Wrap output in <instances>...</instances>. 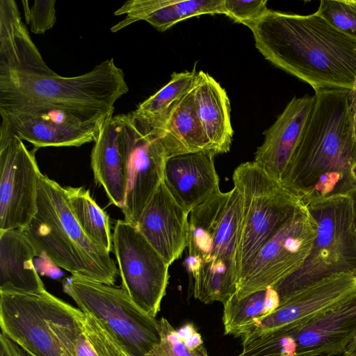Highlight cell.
Listing matches in <instances>:
<instances>
[{"instance_id":"obj_1","label":"cell","mask_w":356,"mask_h":356,"mask_svg":"<svg viewBox=\"0 0 356 356\" xmlns=\"http://www.w3.org/2000/svg\"><path fill=\"white\" fill-rule=\"evenodd\" d=\"M128 91L113 58L79 76L58 75L43 60L16 2L0 1V111L57 108L106 121Z\"/></svg>"},{"instance_id":"obj_2","label":"cell","mask_w":356,"mask_h":356,"mask_svg":"<svg viewBox=\"0 0 356 356\" xmlns=\"http://www.w3.org/2000/svg\"><path fill=\"white\" fill-rule=\"evenodd\" d=\"M255 47L273 65L314 90H350L356 77V39L316 13L303 15L268 10L245 24Z\"/></svg>"},{"instance_id":"obj_3","label":"cell","mask_w":356,"mask_h":356,"mask_svg":"<svg viewBox=\"0 0 356 356\" xmlns=\"http://www.w3.org/2000/svg\"><path fill=\"white\" fill-rule=\"evenodd\" d=\"M350 90H323L282 183L305 204L348 195L356 186V134Z\"/></svg>"},{"instance_id":"obj_4","label":"cell","mask_w":356,"mask_h":356,"mask_svg":"<svg viewBox=\"0 0 356 356\" xmlns=\"http://www.w3.org/2000/svg\"><path fill=\"white\" fill-rule=\"evenodd\" d=\"M241 217V195L235 186L212 195L190 212L186 264L194 280V297L204 304L224 305L235 294Z\"/></svg>"},{"instance_id":"obj_5","label":"cell","mask_w":356,"mask_h":356,"mask_svg":"<svg viewBox=\"0 0 356 356\" xmlns=\"http://www.w3.org/2000/svg\"><path fill=\"white\" fill-rule=\"evenodd\" d=\"M37 211L22 230L37 257L72 275L114 286L119 269L110 252L91 241L75 219L65 188L41 174Z\"/></svg>"},{"instance_id":"obj_6","label":"cell","mask_w":356,"mask_h":356,"mask_svg":"<svg viewBox=\"0 0 356 356\" xmlns=\"http://www.w3.org/2000/svg\"><path fill=\"white\" fill-rule=\"evenodd\" d=\"M84 316L46 289L0 291L1 332L33 356H76Z\"/></svg>"},{"instance_id":"obj_7","label":"cell","mask_w":356,"mask_h":356,"mask_svg":"<svg viewBox=\"0 0 356 356\" xmlns=\"http://www.w3.org/2000/svg\"><path fill=\"white\" fill-rule=\"evenodd\" d=\"M305 204L316 223V234L302 266L272 286L280 298V307L327 277L356 273V238L350 197L332 196Z\"/></svg>"},{"instance_id":"obj_8","label":"cell","mask_w":356,"mask_h":356,"mask_svg":"<svg viewBox=\"0 0 356 356\" xmlns=\"http://www.w3.org/2000/svg\"><path fill=\"white\" fill-rule=\"evenodd\" d=\"M232 179L242 200L236 259L238 281L261 248L305 203L254 161L240 164Z\"/></svg>"},{"instance_id":"obj_9","label":"cell","mask_w":356,"mask_h":356,"mask_svg":"<svg viewBox=\"0 0 356 356\" xmlns=\"http://www.w3.org/2000/svg\"><path fill=\"white\" fill-rule=\"evenodd\" d=\"M63 291L101 323L131 356H145L161 341L159 321L143 312L122 287L71 275Z\"/></svg>"},{"instance_id":"obj_10","label":"cell","mask_w":356,"mask_h":356,"mask_svg":"<svg viewBox=\"0 0 356 356\" xmlns=\"http://www.w3.org/2000/svg\"><path fill=\"white\" fill-rule=\"evenodd\" d=\"M118 115L120 123V147L127 178L122 211L124 220L136 226L163 179L167 156L160 134L134 111Z\"/></svg>"},{"instance_id":"obj_11","label":"cell","mask_w":356,"mask_h":356,"mask_svg":"<svg viewBox=\"0 0 356 356\" xmlns=\"http://www.w3.org/2000/svg\"><path fill=\"white\" fill-rule=\"evenodd\" d=\"M316 234V223L304 204L248 264L237 281L236 298L271 287L298 269L309 255Z\"/></svg>"},{"instance_id":"obj_12","label":"cell","mask_w":356,"mask_h":356,"mask_svg":"<svg viewBox=\"0 0 356 356\" xmlns=\"http://www.w3.org/2000/svg\"><path fill=\"white\" fill-rule=\"evenodd\" d=\"M113 248L122 286L143 312L156 318L165 295L168 267L138 228L118 220L113 233Z\"/></svg>"},{"instance_id":"obj_13","label":"cell","mask_w":356,"mask_h":356,"mask_svg":"<svg viewBox=\"0 0 356 356\" xmlns=\"http://www.w3.org/2000/svg\"><path fill=\"white\" fill-rule=\"evenodd\" d=\"M35 149L16 135L0 136V231L23 229L37 211L42 173Z\"/></svg>"},{"instance_id":"obj_14","label":"cell","mask_w":356,"mask_h":356,"mask_svg":"<svg viewBox=\"0 0 356 356\" xmlns=\"http://www.w3.org/2000/svg\"><path fill=\"white\" fill-rule=\"evenodd\" d=\"M0 136L16 135L36 149L79 147L95 141L105 122L57 108L0 112Z\"/></svg>"},{"instance_id":"obj_15","label":"cell","mask_w":356,"mask_h":356,"mask_svg":"<svg viewBox=\"0 0 356 356\" xmlns=\"http://www.w3.org/2000/svg\"><path fill=\"white\" fill-rule=\"evenodd\" d=\"M355 291L356 273H341L327 277L297 294L243 337L281 328L301 327Z\"/></svg>"},{"instance_id":"obj_16","label":"cell","mask_w":356,"mask_h":356,"mask_svg":"<svg viewBox=\"0 0 356 356\" xmlns=\"http://www.w3.org/2000/svg\"><path fill=\"white\" fill-rule=\"evenodd\" d=\"M188 215L163 180L136 226L168 266L181 257L188 245Z\"/></svg>"},{"instance_id":"obj_17","label":"cell","mask_w":356,"mask_h":356,"mask_svg":"<svg viewBox=\"0 0 356 356\" xmlns=\"http://www.w3.org/2000/svg\"><path fill=\"white\" fill-rule=\"evenodd\" d=\"M314 100V95L294 97L265 131L264 140L255 152L253 161L281 183L303 135Z\"/></svg>"},{"instance_id":"obj_18","label":"cell","mask_w":356,"mask_h":356,"mask_svg":"<svg viewBox=\"0 0 356 356\" xmlns=\"http://www.w3.org/2000/svg\"><path fill=\"white\" fill-rule=\"evenodd\" d=\"M296 330V356L343 354L356 337V291Z\"/></svg>"},{"instance_id":"obj_19","label":"cell","mask_w":356,"mask_h":356,"mask_svg":"<svg viewBox=\"0 0 356 356\" xmlns=\"http://www.w3.org/2000/svg\"><path fill=\"white\" fill-rule=\"evenodd\" d=\"M215 155L211 150H204L175 155L165 160L163 180L175 200L189 213L220 191Z\"/></svg>"},{"instance_id":"obj_20","label":"cell","mask_w":356,"mask_h":356,"mask_svg":"<svg viewBox=\"0 0 356 356\" xmlns=\"http://www.w3.org/2000/svg\"><path fill=\"white\" fill-rule=\"evenodd\" d=\"M193 100L211 149L216 154L229 152L234 131L225 90L210 74L200 70L193 88Z\"/></svg>"},{"instance_id":"obj_21","label":"cell","mask_w":356,"mask_h":356,"mask_svg":"<svg viewBox=\"0 0 356 356\" xmlns=\"http://www.w3.org/2000/svg\"><path fill=\"white\" fill-rule=\"evenodd\" d=\"M118 115L105 121L95 140L90 159L96 184L101 185L110 202L121 209L124 206L127 178L120 147Z\"/></svg>"},{"instance_id":"obj_22","label":"cell","mask_w":356,"mask_h":356,"mask_svg":"<svg viewBox=\"0 0 356 356\" xmlns=\"http://www.w3.org/2000/svg\"><path fill=\"white\" fill-rule=\"evenodd\" d=\"M34 247L21 229L0 231V291L45 289L34 266Z\"/></svg>"},{"instance_id":"obj_23","label":"cell","mask_w":356,"mask_h":356,"mask_svg":"<svg viewBox=\"0 0 356 356\" xmlns=\"http://www.w3.org/2000/svg\"><path fill=\"white\" fill-rule=\"evenodd\" d=\"M160 138L167 158L178 154L211 150L196 113L193 88L179 105Z\"/></svg>"},{"instance_id":"obj_24","label":"cell","mask_w":356,"mask_h":356,"mask_svg":"<svg viewBox=\"0 0 356 356\" xmlns=\"http://www.w3.org/2000/svg\"><path fill=\"white\" fill-rule=\"evenodd\" d=\"M223 305L225 334L242 337L279 308L280 300L271 286L241 298H237L234 294Z\"/></svg>"},{"instance_id":"obj_25","label":"cell","mask_w":356,"mask_h":356,"mask_svg":"<svg viewBox=\"0 0 356 356\" xmlns=\"http://www.w3.org/2000/svg\"><path fill=\"white\" fill-rule=\"evenodd\" d=\"M197 74L195 69L173 72L170 81L139 104L134 112L161 136L179 105L193 88Z\"/></svg>"},{"instance_id":"obj_26","label":"cell","mask_w":356,"mask_h":356,"mask_svg":"<svg viewBox=\"0 0 356 356\" xmlns=\"http://www.w3.org/2000/svg\"><path fill=\"white\" fill-rule=\"evenodd\" d=\"M70 208L84 234L94 243L111 252L113 234L109 216L83 187H65Z\"/></svg>"},{"instance_id":"obj_27","label":"cell","mask_w":356,"mask_h":356,"mask_svg":"<svg viewBox=\"0 0 356 356\" xmlns=\"http://www.w3.org/2000/svg\"><path fill=\"white\" fill-rule=\"evenodd\" d=\"M159 321L161 341L145 356H209L202 338L193 323L176 330L163 317Z\"/></svg>"},{"instance_id":"obj_28","label":"cell","mask_w":356,"mask_h":356,"mask_svg":"<svg viewBox=\"0 0 356 356\" xmlns=\"http://www.w3.org/2000/svg\"><path fill=\"white\" fill-rule=\"evenodd\" d=\"M204 14H224L223 0H173L150 13L145 21L163 32L182 20Z\"/></svg>"},{"instance_id":"obj_29","label":"cell","mask_w":356,"mask_h":356,"mask_svg":"<svg viewBox=\"0 0 356 356\" xmlns=\"http://www.w3.org/2000/svg\"><path fill=\"white\" fill-rule=\"evenodd\" d=\"M296 328H281L242 337V350L236 356H296Z\"/></svg>"},{"instance_id":"obj_30","label":"cell","mask_w":356,"mask_h":356,"mask_svg":"<svg viewBox=\"0 0 356 356\" xmlns=\"http://www.w3.org/2000/svg\"><path fill=\"white\" fill-rule=\"evenodd\" d=\"M124 350L97 319L85 313L76 343V356H124Z\"/></svg>"},{"instance_id":"obj_31","label":"cell","mask_w":356,"mask_h":356,"mask_svg":"<svg viewBox=\"0 0 356 356\" xmlns=\"http://www.w3.org/2000/svg\"><path fill=\"white\" fill-rule=\"evenodd\" d=\"M315 13L339 31L356 39V1L322 0Z\"/></svg>"},{"instance_id":"obj_32","label":"cell","mask_w":356,"mask_h":356,"mask_svg":"<svg viewBox=\"0 0 356 356\" xmlns=\"http://www.w3.org/2000/svg\"><path fill=\"white\" fill-rule=\"evenodd\" d=\"M173 0H131L126 1L114 12L115 15H125L124 18L111 27L113 33L130 24L145 20L152 12L171 3Z\"/></svg>"},{"instance_id":"obj_33","label":"cell","mask_w":356,"mask_h":356,"mask_svg":"<svg viewBox=\"0 0 356 356\" xmlns=\"http://www.w3.org/2000/svg\"><path fill=\"white\" fill-rule=\"evenodd\" d=\"M25 20L30 24L31 31L42 34L51 29L56 22L54 0H36L31 8L27 1H22Z\"/></svg>"},{"instance_id":"obj_34","label":"cell","mask_w":356,"mask_h":356,"mask_svg":"<svg viewBox=\"0 0 356 356\" xmlns=\"http://www.w3.org/2000/svg\"><path fill=\"white\" fill-rule=\"evenodd\" d=\"M224 15L245 25L262 17L268 10L267 1L223 0Z\"/></svg>"},{"instance_id":"obj_35","label":"cell","mask_w":356,"mask_h":356,"mask_svg":"<svg viewBox=\"0 0 356 356\" xmlns=\"http://www.w3.org/2000/svg\"><path fill=\"white\" fill-rule=\"evenodd\" d=\"M0 356H33L3 332L0 334Z\"/></svg>"},{"instance_id":"obj_36","label":"cell","mask_w":356,"mask_h":356,"mask_svg":"<svg viewBox=\"0 0 356 356\" xmlns=\"http://www.w3.org/2000/svg\"><path fill=\"white\" fill-rule=\"evenodd\" d=\"M348 102L353 119L355 131L356 134V77L352 89L348 93Z\"/></svg>"},{"instance_id":"obj_37","label":"cell","mask_w":356,"mask_h":356,"mask_svg":"<svg viewBox=\"0 0 356 356\" xmlns=\"http://www.w3.org/2000/svg\"><path fill=\"white\" fill-rule=\"evenodd\" d=\"M352 201L353 228L356 238V186L348 194Z\"/></svg>"},{"instance_id":"obj_38","label":"cell","mask_w":356,"mask_h":356,"mask_svg":"<svg viewBox=\"0 0 356 356\" xmlns=\"http://www.w3.org/2000/svg\"><path fill=\"white\" fill-rule=\"evenodd\" d=\"M343 356H356V337L347 346Z\"/></svg>"},{"instance_id":"obj_39","label":"cell","mask_w":356,"mask_h":356,"mask_svg":"<svg viewBox=\"0 0 356 356\" xmlns=\"http://www.w3.org/2000/svg\"><path fill=\"white\" fill-rule=\"evenodd\" d=\"M124 356H131V355H129L127 352H125V351H124Z\"/></svg>"}]
</instances>
